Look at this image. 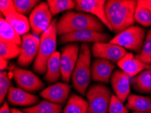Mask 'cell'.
Returning a JSON list of instances; mask_svg holds the SVG:
<instances>
[{"label": "cell", "instance_id": "cell-33", "mask_svg": "<svg viewBox=\"0 0 151 113\" xmlns=\"http://www.w3.org/2000/svg\"><path fill=\"white\" fill-rule=\"evenodd\" d=\"M0 9L1 14L5 17L12 14L17 13V10L12 0H1L0 1Z\"/></svg>", "mask_w": 151, "mask_h": 113}, {"label": "cell", "instance_id": "cell-18", "mask_svg": "<svg viewBox=\"0 0 151 113\" xmlns=\"http://www.w3.org/2000/svg\"><path fill=\"white\" fill-rule=\"evenodd\" d=\"M8 102L12 105L19 107H33L39 102V97L23 89L12 87L7 96Z\"/></svg>", "mask_w": 151, "mask_h": 113}, {"label": "cell", "instance_id": "cell-10", "mask_svg": "<svg viewBox=\"0 0 151 113\" xmlns=\"http://www.w3.org/2000/svg\"><path fill=\"white\" fill-rule=\"evenodd\" d=\"M40 40L33 34L27 33L22 37L20 54L17 63L22 67H27L36 59L40 50Z\"/></svg>", "mask_w": 151, "mask_h": 113}, {"label": "cell", "instance_id": "cell-30", "mask_svg": "<svg viewBox=\"0 0 151 113\" xmlns=\"http://www.w3.org/2000/svg\"><path fill=\"white\" fill-rule=\"evenodd\" d=\"M12 87V81L8 73L1 71L0 73V102L3 103L9 90Z\"/></svg>", "mask_w": 151, "mask_h": 113}, {"label": "cell", "instance_id": "cell-8", "mask_svg": "<svg viewBox=\"0 0 151 113\" xmlns=\"http://www.w3.org/2000/svg\"><path fill=\"white\" fill-rule=\"evenodd\" d=\"M60 54V70L62 79L69 82L72 73L78 60L80 47L77 43H71L62 48Z\"/></svg>", "mask_w": 151, "mask_h": 113}, {"label": "cell", "instance_id": "cell-2", "mask_svg": "<svg viewBox=\"0 0 151 113\" xmlns=\"http://www.w3.org/2000/svg\"><path fill=\"white\" fill-rule=\"evenodd\" d=\"M103 23L94 16L80 12L68 11L57 22V34L63 35L81 30H91L103 33Z\"/></svg>", "mask_w": 151, "mask_h": 113}, {"label": "cell", "instance_id": "cell-29", "mask_svg": "<svg viewBox=\"0 0 151 113\" xmlns=\"http://www.w3.org/2000/svg\"><path fill=\"white\" fill-rule=\"evenodd\" d=\"M40 1L37 0H14L13 3L17 13L27 15L34 10Z\"/></svg>", "mask_w": 151, "mask_h": 113}, {"label": "cell", "instance_id": "cell-32", "mask_svg": "<svg viewBox=\"0 0 151 113\" xmlns=\"http://www.w3.org/2000/svg\"><path fill=\"white\" fill-rule=\"evenodd\" d=\"M151 54V28L148 31V33L146 35L145 43H144L143 48L142 52L136 56L139 60H142L146 58L148 56Z\"/></svg>", "mask_w": 151, "mask_h": 113}, {"label": "cell", "instance_id": "cell-5", "mask_svg": "<svg viewBox=\"0 0 151 113\" xmlns=\"http://www.w3.org/2000/svg\"><path fill=\"white\" fill-rule=\"evenodd\" d=\"M146 30L139 25H133L124 30L113 37L109 43L119 45L131 51L142 52L145 41Z\"/></svg>", "mask_w": 151, "mask_h": 113}, {"label": "cell", "instance_id": "cell-7", "mask_svg": "<svg viewBox=\"0 0 151 113\" xmlns=\"http://www.w3.org/2000/svg\"><path fill=\"white\" fill-rule=\"evenodd\" d=\"M29 21L33 34L37 37L49 28L52 22V14L47 1L40 2L34 8L29 16Z\"/></svg>", "mask_w": 151, "mask_h": 113}, {"label": "cell", "instance_id": "cell-38", "mask_svg": "<svg viewBox=\"0 0 151 113\" xmlns=\"http://www.w3.org/2000/svg\"><path fill=\"white\" fill-rule=\"evenodd\" d=\"M11 110H12V113H26L24 111H22V110H18L17 108H12Z\"/></svg>", "mask_w": 151, "mask_h": 113}, {"label": "cell", "instance_id": "cell-17", "mask_svg": "<svg viewBox=\"0 0 151 113\" xmlns=\"http://www.w3.org/2000/svg\"><path fill=\"white\" fill-rule=\"evenodd\" d=\"M115 66L107 60L98 58L91 64V79L96 82L109 83Z\"/></svg>", "mask_w": 151, "mask_h": 113}, {"label": "cell", "instance_id": "cell-1", "mask_svg": "<svg viewBox=\"0 0 151 113\" xmlns=\"http://www.w3.org/2000/svg\"><path fill=\"white\" fill-rule=\"evenodd\" d=\"M136 7L137 1L135 0L106 1L105 12L111 31L117 35L134 25Z\"/></svg>", "mask_w": 151, "mask_h": 113}, {"label": "cell", "instance_id": "cell-12", "mask_svg": "<svg viewBox=\"0 0 151 113\" xmlns=\"http://www.w3.org/2000/svg\"><path fill=\"white\" fill-rule=\"evenodd\" d=\"M91 52L94 57L113 62H117L127 54L125 48L106 42L93 43Z\"/></svg>", "mask_w": 151, "mask_h": 113}, {"label": "cell", "instance_id": "cell-3", "mask_svg": "<svg viewBox=\"0 0 151 113\" xmlns=\"http://www.w3.org/2000/svg\"><path fill=\"white\" fill-rule=\"evenodd\" d=\"M91 75V50L88 43H83L80 47L79 58L72 73L73 86L79 94L84 96L90 85Z\"/></svg>", "mask_w": 151, "mask_h": 113}, {"label": "cell", "instance_id": "cell-26", "mask_svg": "<svg viewBox=\"0 0 151 113\" xmlns=\"http://www.w3.org/2000/svg\"><path fill=\"white\" fill-rule=\"evenodd\" d=\"M47 3L52 16L62 12L75 9L76 7L75 1L73 0H48Z\"/></svg>", "mask_w": 151, "mask_h": 113}, {"label": "cell", "instance_id": "cell-13", "mask_svg": "<svg viewBox=\"0 0 151 113\" xmlns=\"http://www.w3.org/2000/svg\"><path fill=\"white\" fill-rule=\"evenodd\" d=\"M106 2V1L104 0H76L75 10L94 16L111 31V25L105 12Z\"/></svg>", "mask_w": 151, "mask_h": 113}, {"label": "cell", "instance_id": "cell-31", "mask_svg": "<svg viewBox=\"0 0 151 113\" xmlns=\"http://www.w3.org/2000/svg\"><path fill=\"white\" fill-rule=\"evenodd\" d=\"M109 113H129V110L117 97L113 95L110 102Z\"/></svg>", "mask_w": 151, "mask_h": 113}, {"label": "cell", "instance_id": "cell-34", "mask_svg": "<svg viewBox=\"0 0 151 113\" xmlns=\"http://www.w3.org/2000/svg\"><path fill=\"white\" fill-rule=\"evenodd\" d=\"M0 113H12V110L8 104V102L4 101L3 104H2L1 109H0Z\"/></svg>", "mask_w": 151, "mask_h": 113}, {"label": "cell", "instance_id": "cell-35", "mask_svg": "<svg viewBox=\"0 0 151 113\" xmlns=\"http://www.w3.org/2000/svg\"><path fill=\"white\" fill-rule=\"evenodd\" d=\"M139 4L147 8L151 14V0H138Z\"/></svg>", "mask_w": 151, "mask_h": 113}, {"label": "cell", "instance_id": "cell-22", "mask_svg": "<svg viewBox=\"0 0 151 113\" xmlns=\"http://www.w3.org/2000/svg\"><path fill=\"white\" fill-rule=\"evenodd\" d=\"M0 33H1V41L3 42H8L15 43L18 45H21L22 39L20 36L17 33L14 29L11 26L6 18L1 17L0 19Z\"/></svg>", "mask_w": 151, "mask_h": 113}, {"label": "cell", "instance_id": "cell-36", "mask_svg": "<svg viewBox=\"0 0 151 113\" xmlns=\"http://www.w3.org/2000/svg\"><path fill=\"white\" fill-rule=\"evenodd\" d=\"M0 66H1V71H4V70L8 67V61L7 60L3 58H0Z\"/></svg>", "mask_w": 151, "mask_h": 113}, {"label": "cell", "instance_id": "cell-20", "mask_svg": "<svg viewBox=\"0 0 151 113\" xmlns=\"http://www.w3.org/2000/svg\"><path fill=\"white\" fill-rule=\"evenodd\" d=\"M131 86L139 93L151 94V68L146 69L132 77Z\"/></svg>", "mask_w": 151, "mask_h": 113}, {"label": "cell", "instance_id": "cell-28", "mask_svg": "<svg viewBox=\"0 0 151 113\" xmlns=\"http://www.w3.org/2000/svg\"><path fill=\"white\" fill-rule=\"evenodd\" d=\"M135 21L144 27L151 26V14L147 8L137 1V7L135 11Z\"/></svg>", "mask_w": 151, "mask_h": 113}, {"label": "cell", "instance_id": "cell-19", "mask_svg": "<svg viewBox=\"0 0 151 113\" xmlns=\"http://www.w3.org/2000/svg\"><path fill=\"white\" fill-rule=\"evenodd\" d=\"M62 77L60 70V53L56 52L50 58L47 65L44 79L48 83H54Z\"/></svg>", "mask_w": 151, "mask_h": 113}, {"label": "cell", "instance_id": "cell-11", "mask_svg": "<svg viewBox=\"0 0 151 113\" xmlns=\"http://www.w3.org/2000/svg\"><path fill=\"white\" fill-rule=\"evenodd\" d=\"M60 43L63 44L66 43L75 42H106L111 41V36L108 33H101L91 30H81L70 32L60 36Z\"/></svg>", "mask_w": 151, "mask_h": 113}, {"label": "cell", "instance_id": "cell-37", "mask_svg": "<svg viewBox=\"0 0 151 113\" xmlns=\"http://www.w3.org/2000/svg\"><path fill=\"white\" fill-rule=\"evenodd\" d=\"M141 61L145 62V63L147 64H151V54L150 56H148L147 58H146L141 60Z\"/></svg>", "mask_w": 151, "mask_h": 113}, {"label": "cell", "instance_id": "cell-21", "mask_svg": "<svg viewBox=\"0 0 151 113\" xmlns=\"http://www.w3.org/2000/svg\"><path fill=\"white\" fill-rule=\"evenodd\" d=\"M126 107L133 111L151 113V97L130 94Z\"/></svg>", "mask_w": 151, "mask_h": 113}, {"label": "cell", "instance_id": "cell-14", "mask_svg": "<svg viewBox=\"0 0 151 113\" xmlns=\"http://www.w3.org/2000/svg\"><path fill=\"white\" fill-rule=\"evenodd\" d=\"M131 79L126 73L121 69L114 71L111 77V87L115 96L121 102H125L130 95L131 91Z\"/></svg>", "mask_w": 151, "mask_h": 113}, {"label": "cell", "instance_id": "cell-16", "mask_svg": "<svg viewBox=\"0 0 151 113\" xmlns=\"http://www.w3.org/2000/svg\"><path fill=\"white\" fill-rule=\"evenodd\" d=\"M121 71L132 78L138 75L142 71L151 68V64H147L139 60L132 53H127L116 62Z\"/></svg>", "mask_w": 151, "mask_h": 113}, {"label": "cell", "instance_id": "cell-24", "mask_svg": "<svg viewBox=\"0 0 151 113\" xmlns=\"http://www.w3.org/2000/svg\"><path fill=\"white\" fill-rule=\"evenodd\" d=\"M88 101L77 94L70 96L63 113H88Z\"/></svg>", "mask_w": 151, "mask_h": 113}, {"label": "cell", "instance_id": "cell-39", "mask_svg": "<svg viewBox=\"0 0 151 113\" xmlns=\"http://www.w3.org/2000/svg\"><path fill=\"white\" fill-rule=\"evenodd\" d=\"M132 113H145V112H136V111H133Z\"/></svg>", "mask_w": 151, "mask_h": 113}, {"label": "cell", "instance_id": "cell-9", "mask_svg": "<svg viewBox=\"0 0 151 113\" xmlns=\"http://www.w3.org/2000/svg\"><path fill=\"white\" fill-rule=\"evenodd\" d=\"M11 72L18 88L27 92H35L45 86L42 81L30 71L13 66L11 68Z\"/></svg>", "mask_w": 151, "mask_h": 113}, {"label": "cell", "instance_id": "cell-4", "mask_svg": "<svg viewBox=\"0 0 151 113\" xmlns=\"http://www.w3.org/2000/svg\"><path fill=\"white\" fill-rule=\"evenodd\" d=\"M57 35V20L54 19L40 38V50L33 67V71L39 75L46 73L47 62L56 52Z\"/></svg>", "mask_w": 151, "mask_h": 113}, {"label": "cell", "instance_id": "cell-25", "mask_svg": "<svg viewBox=\"0 0 151 113\" xmlns=\"http://www.w3.org/2000/svg\"><path fill=\"white\" fill-rule=\"evenodd\" d=\"M62 110V105L44 100L33 107L24 108L22 110L26 113H61Z\"/></svg>", "mask_w": 151, "mask_h": 113}, {"label": "cell", "instance_id": "cell-15", "mask_svg": "<svg viewBox=\"0 0 151 113\" xmlns=\"http://www.w3.org/2000/svg\"><path fill=\"white\" fill-rule=\"evenodd\" d=\"M70 91V86L67 83H57L42 90L40 96L45 100L61 105L66 102Z\"/></svg>", "mask_w": 151, "mask_h": 113}, {"label": "cell", "instance_id": "cell-6", "mask_svg": "<svg viewBox=\"0 0 151 113\" xmlns=\"http://www.w3.org/2000/svg\"><path fill=\"white\" fill-rule=\"evenodd\" d=\"M113 94L106 85L97 83L89 87L86 92L88 100V113H109V107Z\"/></svg>", "mask_w": 151, "mask_h": 113}, {"label": "cell", "instance_id": "cell-23", "mask_svg": "<svg viewBox=\"0 0 151 113\" xmlns=\"http://www.w3.org/2000/svg\"><path fill=\"white\" fill-rule=\"evenodd\" d=\"M5 18L20 36L27 34L30 30L29 19L24 15L17 12L7 16Z\"/></svg>", "mask_w": 151, "mask_h": 113}, {"label": "cell", "instance_id": "cell-27", "mask_svg": "<svg viewBox=\"0 0 151 113\" xmlns=\"http://www.w3.org/2000/svg\"><path fill=\"white\" fill-rule=\"evenodd\" d=\"M20 51L21 47L15 43L3 41L0 42V56L7 60L19 57Z\"/></svg>", "mask_w": 151, "mask_h": 113}]
</instances>
